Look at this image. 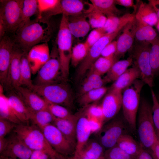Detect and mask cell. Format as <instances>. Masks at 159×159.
<instances>
[{
    "mask_svg": "<svg viewBox=\"0 0 159 159\" xmlns=\"http://www.w3.org/2000/svg\"><path fill=\"white\" fill-rule=\"evenodd\" d=\"M48 102L71 107L73 96L70 87L64 81L46 85H34L31 89Z\"/></svg>",
    "mask_w": 159,
    "mask_h": 159,
    "instance_id": "7",
    "label": "cell"
},
{
    "mask_svg": "<svg viewBox=\"0 0 159 159\" xmlns=\"http://www.w3.org/2000/svg\"><path fill=\"white\" fill-rule=\"evenodd\" d=\"M28 53L24 52L21 58L19 86L24 85L31 89L34 84L31 79L32 72L28 59Z\"/></svg>",
    "mask_w": 159,
    "mask_h": 159,
    "instance_id": "35",
    "label": "cell"
},
{
    "mask_svg": "<svg viewBox=\"0 0 159 159\" xmlns=\"http://www.w3.org/2000/svg\"><path fill=\"white\" fill-rule=\"evenodd\" d=\"M138 78H140V72L136 67L133 66L114 81L109 89L122 92Z\"/></svg>",
    "mask_w": 159,
    "mask_h": 159,
    "instance_id": "24",
    "label": "cell"
},
{
    "mask_svg": "<svg viewBox=\"0 0 159 159\" xmlns=\"http://www.w3.org/2000/svg\"><path fill=\"white\" fill-rule=\"evenodd\" d=\"M121 31L120 28L110 33H106L90 49L86 57L81 62L77 71V78L81 79L86 72L88 71L92 64L101 56L104 48L114 39Z\"/></svg>",
    "mask_w": 159,
    "mask_h": 159,
    "instance_id": "10",
    "label": "cell"
},
{
    "mask_svg": "<svg viewBox=\"0 0 159 159\" xmlns=\"http://www.w3.org/2000/svg\"><path fill=\"white\" fill-rule=\"evenodd\" d=\"M50 159H66L65 156L57 153L54 156L51 157Z\"/></svg>",
    "mask_w": 159,
    "mask_h": 159,
    "instance_id": "59",
    "label": "cell"
},
{
    "mask_svg": "<svg viewBox=\"0 0 159 159\" xmlns=\"http://www.w3.org/2000/svg\"><path fill=\"white\" fill-rule=\"evenodd\" d=\"M13 132L32 151L43 150L51 157L57 153L47 141L42 130L34 124H16Z\"/></svg>",
    "mask_w": 159,
    "mask_h": 159,
    "instance_id": "6",
    "label": "cell"
},
{
    "mask_svg": "<svg viewBox=\"0 0 159 159\" xmlns=\"http://www.w3.org/2000/svg\"><path fill=\"white\" fill-rule=\"evenodd\" d=\"M86 10L83 2L80 0H60L59 6L51 16L62 14L68 16L85 14Z\"/></svg>",
    "mask_w": 159,
    "mask_h": 159,
    "instance_id": "21",
    "label": "cell"
},
{
    "mask_svg": "<svg viewBox=\"0 0 159 159\" xmlns=\"http://www.w3.org/2000/svg\"><path fill=\"white\" fill-rule=\"evenodd\" d=\"M138 113L139 142L143 148L148 151L157 140L153 118L152 106L142 98Z\"/></svg>",
    "mask_w": 159,
    "mask_h": 159,
    "instance_id": "2",
    "label": "cell"
},
{
    "mask_svg": "<svg viewBox=\"0 0 159 159\" xmlns=\"http://www.w3.org/2000/svg\"><path fill=\"white\" fill-rule=\"evenodd\" d=\"M24 52L15 44L9 69L7 80L4 87L11 90L19 86L21 59Z\"/></svg>",
    "mask_w": 159,
    "mask_h": 159,
    "instance_id": "14",
    "label": "cell"
},
{
    "mask_svg": "<svg viewBox=\"0 0 159 159\" xmlns=\"http://www.w3.org/2000/svg\"><path fill=\"white\" fill-rule=\"evenodd\" d=\"M78 118L74 120L56 118L53 122V125L75 147L77 143L76 125Z\"/></svg>",
    "mask_w": 159,
    "mask_h": 159,
    "instance_id": "25",
    "label": "cell"
},
{
    "mask_svg": "<svg viewBox=\"0 0 159 159\" xmlns=\"http://www.w3.org/2000/svg\"><path fill=\"white\" fill-rule=\"evenodd\" d=\"M134 44L130 49V57L132 59L133 66L136 67L140 72V79L152 88L153 86L154 77L150 61L151 44L147 42L136 41Z\"/></svg>",
    "mask_w": 159,
    "mask_h": 159,
    "instance_id": "8",
    "label": "cell"
},
{
    "mask_svg": "<svg viewBox=\"0 0 159 159\" xmlns=\"http://www.w3.org/2000/svg\"><path fill=\"white\" fill-rule=\"evenodd\" d=\"M8 142L7 138H0V154L6 148Z\"/></svg>",
    "mask_w": 159,
    "mask_h": 159,
    "instance_id": "57",
    "label": "cell"
},
{
    "mask_svg": "<svg viewBox=\"0 0 159 159\" xmlns=\"http://www.w3.org/2000/svg\"><path fill=\"white\" fill-rule=\"evenodd\" d=\"M0 40V81L1 85L4 87L15 42L14 34H6Z\"/></svg>",
    "mask_w": 159,
    "mask_h": 159,
    "instance_id": "13",
    "label": "cell"
},
{
    "mask_svg": "<svg viewBox=\"0 0 159 159\" xmlns=\"http://www.w3.org/2000/svg\"><path fill=\"white\" fill-rule=\"evenodd\" d=\"M50 56L47 42L38 44L33 47L27 54L32 73L34 74L38 72L48 60Z\"/></svg>",
    "mask_w": 159,
    "mask_h": 159,
    "instance_id": "18",
    "label": "cell"
},
{
    "mask_svg": "<svg viewBox=\"0 0 159 159\" xmlns=\"http://www.w3.org/2000/svg\"><path fill=\"white\" fill-rule=\"evenodd\" d=\"M101 76L95 73H88L85 79L92 83L95 88L97 89L104 86L105 83L104 79L102 78Z\"/></svg>",
    "mask_w": 159,
    "mask_h": 159,
    "instance_id": "50",
    "label": "cell"
},
{
    "mask_svg": "<svg viewBox=\"0 0 159 159\" xmlns=\"http://www.w3.org/2000/svg\"><path fill=\"white\" fill-rule=\"evenodd\" d=\"M52 29L48 18L37 17L30 20L14 35L15 44L24 52L28 53L34 46L50 40Z\"/></svg>",
    "mask_w": 159,
    "mask_h": 159,
    "instance_id": "1",
    "label": "cell"
},
{
    "mask_svg": "<svg viewBox=\"0 0 159 159\" xmlns=\"http://www.w3.org/2000/svg\"><path fill=\"white\" fill-rule=\"evenodd\" d=\"M132 62L130 57L126 59L115 62L103 78L105 83L115 81L132 64Z\"/></svg>",
    "mask_w": 159,
    "mask_h": 159,
    "instance_id": "30",
    "label": "cell"
},
{
    "mask_svg": "<svg viewBox=\"0 0 159 159\" xmlns=\"http://www.w3.org/2000/svg\"><path fill=\"white\" fill-rule=\"evenodd\" d=\"M106 33L103 28L94 29L89 33L85 42L90 48Z\"/></svg>",
    "mask_w": 159,
    "mask_h": 159,
    "instance_id": "46",
    "label": "cell"
},
{
    "mask_svg": "<svg viewBox=\"0 0 159 159\" xmlns=\"http://www.w3.org/2000/svg\"><path fill=\"white\" fill-rule=\"evenodd\" d=\"M148 151L153 159H159V142L158 139L151 149Z\"/></svg>",
    "mask_w": 159,
    "mask_h": 159,
    "instance_id": "53",
    "label": "cell"
},
{
    "mask_svg": "<svg viewBox=\"0 0 159 159\" xmlns=\"http://www.w3.org/2000/svg\"><path fill=\"white\" fill-rule=\"evenodd\" d=\"M48 108L56 118L69 120L78 118L72 114L66 107L63 106L48 102Z\"/></svg>",
    "mask_w": 159,
    "mask_h": 159,
    "instance_id": "41",
    "label": "cell"
},
{
    "mask_svg": "<svg viewBox=\"0 0 159 159\" xmlns=\"http://www.w3.org/2000/svg\"><path fill=\"white\" fill-rule=\"evenodd\" d=\"M90 48L85 42L79 43L72 47L71 62L74 67L81 62L87 56Z\"/></svg>",
    "mask_w": 159,
    "mask_h": 159,
    "instance_id": "40",
    "label": "cell"
},
{
    "mask_svg": "<svg viewBox=\"0 0 159 159\" xmlns=\"http://www.w3.org/2000/svg\"><path fill=\"white\" fill-rule=\"evenodd\" d=\"M69 16L62 15L57 38V47L61 65L62 79L67 80L72 51V37L68 28Z\"/></svg>",
    "mask_w": 159,
    "mask_h": 159,
    "instance_id": "5",
    "label": "cell"
},
{
    "mask_svg": "<svg viewBox=\"0 0 159 159\" xmlns=\"http://www.w3.org/2000/svg\"><path fill=\"white\" fill-rule=\"evenodd\" d=\"M150 44V61L155 78L159 75V36H158Z\"/></svg>",
    "mask_w": 159,
    "mask_h": 159,
    "instance_id": "37",
    "label": "cell"
},
{
    "mask_svg": "<svg viewBox=\"0 0 159 159\" xmlns=\"http://www.w3.org/2000/svg\"><path fill=\"white\" fill-rule=\"evenodd\" d=\"M87 118L92 133H97L100 130L103 126L102 122L95 118L90 117H87Z\"/></svg>",
    "mask_w": 159,
    "mask_h": 159,
    "instance_id": "51",
    "label": "cell"
},
{
    "mask_svg": "<svg viewBox=\"0 0 159 159\" xmlns=\"http://www.w3.org/2000/svg\"><path fill=\"white\" fill-rule=\"evenodd\" d=\"M85 14L69 16L68 27L72 35L76 38L85 37L91 27Z\"/></svg>",
    "mask_w": 159,
    "mask_h": 159,
    "instance_id": "23",
    "label": "cell"
},
{
    "mask_svg": "<svg viewBox=\"0 0 159 159\" xmlns=\"http://www.w3.org/2000/svg\"><path fill=\"white\" fill-rule=\"evenodd\" d=\"M0 159H11V158L3 156L2 155H0Z\"/></svg>",
    "mask_w": 159,
    "mask_h": 159,
    "instance_id": "61",
    "label": "cell"
},
{
    "mask_svg": "<svg viewBox=\"0 0 159 159\" xmlns=\"http://www.w3.org/2000/svg\"><path fill=\"white\" fill-rule=\"evenodd\" d=\"M135 18L152 26H156L158 22L156 13L149 3H140L135 14Z\"/></svg>",
    "mask_w": 159,
    "mask_h": 159,
    "instance_id": "27",
    "label": "cell"
},
{
    "mask_svg": "<svg viewBox=\"0 0 159 159\" xmlns=\"http://www.w3.org/2000/svg\"><path fill=\"white\" fill-rule=\"evenodd\" d=\"M3 86L0 85V118L9 120L16 124L22 123L15 115L7 97L4 93Z\"/></svg>",
    "mask_w": 159,
    "mask_h": 159,
    "instance_id": "31",
    "label": "cell"
},
{
    "mask_svg": "<svg viewBox=\"0 0 159 159\" xmlns=\"http://www.w3.org/2000/svg\"><path fill=\"white\" fill-rule=\"evenodd\" d=\"M116 62L114 58L99 57L92 64L88 73H95L100 76L107 73Z\"/></svg>",
    "mask_w": 159,
    "mask_h": 159,
    "instance_id": "36",
    "label": "cell"
},
{
    "mask_svg": "<svg viewBox=\"0 0 159 159\" xmlns=\"http://www.w3.org/2000/svg\"><path fill=\"white\" fill-rule=\"evenodd\" d=\"M92 134L88 119L86 115L78 118L76 128V145L74 155L78 154L89 139Z\"/></svg>",
    "mask_w": 159,
    "mask_h": 159,
    "instance_id": "22",
    "label": "cell"
},
{
    "mask_svg": "<svg viewBox=\"0 0 159 159\" xmlns=\"http://www.w3.org/2000/svg\"><path fill=\"white\" fill-rule=\"evenodd\" d=\"M42 130L47 142L57 153L65 156L74 153L75 147L54 125L50 124Z\"/></svg>",
    "mask_w": 159,
    "mask_h": 159,
    "instance_id": "12",
    "label": "cell"
},
{
    "mask_svg": "<svg viewBox=\"0 0 159 159\" xmlns=\"http://www.w3.org/2000/svg\"><path fill=\"white\" fill-rule=\"evenodd\" d=\"M136 28L135 39L139 42L151 43L158 36L156 30L152 26L135 18Z\"/></svg>",
    "mask_w": 159,
    "mask_h": 159,
    "instance_id": "26",
    "label": "cell"
},
{
    "mask_svg": "<svg viewBox=\"0 0 159 159\" xmlns=\"http://www.w3.org/2000/svg\"><path fill=\"white\" fill-rule=\"evenodd\" d=\"M87 11L93 10L100 12L107 16H116L120 13V11L116 6L114 0H90Z\"/></svg>",
    "mask_w": 159,
    "mask_h": 159,
    "instance_id": "28",
    "label": "cell"
},
{
    "mask_svg": "<svg viewBox=\"0 0 159 159\" xmlns=\"http://www.w3.org/2000/svg\"><path fill=\"white\" fill-rule=\"evenodd\" d=\"M15 89L30 111L36 112L48 107V102L29 89L19 86Z\"/></svg>",
    "mask_w": 159,
    "mask_h": 159,
    "instance_id": "19",
    "label": "cell"
},
{
    "mask_svg": "<svg viewBox=\"0 0 159 159\" xmlns=\"http://www.w3.org/2000/svg\"><path fill=\"white\" fill-rule=\"evenodd\" d=\"M30 112V120L41 130L53 123L56 119L48 107L37 111Z\"/></svg>",
    "mask_w": 159,
    "mask_h": 159,
    "instance_id": "32",
    "label": "cell"
},
{
    "mask_svg": "<svg viewBox=\"0 0 159 159\" xmlns=\"http://www.w3.org/2000/svg\"><path fill=\"white\" fill-rule=\"evenodd\" d=\"M151 93L153 102L152 110L153 118L156 134L159 142V102L156 94L153 89H151Z\"/></svg>",
    "mask_w": 159,
    "mask_h": 159,
    "instance_id": "45",
    "label": "cell"
},
{
    "mask_svg": "<svg viewBox=\"0 0 159 159\" xmlns=\"http://www.w3.org/2000/svg\"><path fill=\"white\" fill-rule=\"evenodd\" d=\"M37 72L34 85H41L57 82V79L62 74L56 45L53 47L48 60Z\"/></svg>",
    "mask_w": 159,
    "mask_h": 159,
    "instance_id": "11",
    "label": "cell"
},
{
    "mask_svg": "<svg viewBox=\"0 0 159 159\" xmlns=\"http://www.w3.org/2000/svg\"><path fill=\"white\" fill-rule=\"evenodd\" d=\"M115 1L116 4L126 7H133L135 10L137 9V6L134 4L133 0H115Z\"/></svg>",
    "mask_w": 159,
    "mask_h": 159,
    "instance_id": "54",
    "label": "cell"
},
{
    "mask_svg": "<svg viewBox=\"0 0 159 159\" xmlns=\"http://www.w3.org/2000/svg\"><path fill=\"white\" fill-rule=\"evenodd\" d=\"M11 91L6 96L10 106L21 123L27 122L30 120V111L16 91Z\"/></svg>",
    "mask_w": 159,
    "mask_h": 159,
    "instance_id": "20",
    "label": "cell"
},
{
    "mask_svg": "<svg viewBox=\"0 0 159 159\" xmlns=\"http://www.w3.org/2000/svg\"><path fill=\"white\" fill-rule=\"evenodd\" d=\"M37 11H38L37 0H24L22 9L21 22L18 29L22 27L26 23L30 20V18Z\"/></svg>",
    "mask_w": 159,
    "mask_h": 159,
    "instance_id": "39",
    "label": "cell"
},
{
    "mask_svg": "<svg viewBox=\"0 0 159 159\" xmlns=\"http://www.w3.org/2000/svg\"><path fill=\"white\" fill-rule=\"evenodd\" d=\"M66 159H81L80 158H78L77 157L75 156L74 155L72 157H69V158H66Z\"/></svg>",
    "mask_w": 159,
    "mask_h": 159,
    "instance_id": "60",
    "label": "cell"
},
{
    "mask_svg": "<svg viewBox=\"0 0 159 159\" xmlns=\"http://www.w3.org/2000/svg\"><path fill=\"white\" fill-rule=\"evenodd\" d=\"M144 83L137 79L124 90L122 107L123 116L130 129H136V117L140 101V95Z\"/></svg>",
    "mask_w": 159,
    "mask_h": 159,
    "instance_id": "4",
    "label": "cell"
},
{
    "mask_svg": "<svg viewBox=\"0 0 159 159\" xmlns=\"http://www.w3.org/2000/svg\"><path fill=\"white\" fill-rule=\"evenodd\" d=\"M7 138V146L0 155L13 159H30L33 151L26 145L14 132Z\"/></svg>",
    "mask_w": 159,
    "mask_h": 159,
    "instance_id": "15",
    "label": "cell"
},
{
    "mask_svg": "<svg viewBox=\"0 0 159 159\" xmlns=\"http://www.w3.org/2000/svg\"><path fill=\"white\" fill-rule=\"evenodd\" d=\"M149 3L152 6L157 14L159 22V0H148Z\"/></svg>",
    "mask_w": 159,
    "mask_h": 159,
    "instance_id": "56",
    "label": "cell"
},
{
    "mask_svg": "<svg viewBox=\"0 0 159 159\" xmlns=\"http://www.w3.org/2000/svg\"><path fill=\"white\" fill-rule=\"evenodd\" d=\"M108 89L105 87L93 89L79 97L80 104L85 106L100 100L107 92Z\"/></svg>",
    "mask_w": 159,
    "mask_h": 159,
    "instance_id": "38",
    "label": "cell"
},
{
    "mask_svg": "<svg viewBox=\"0 0 159 159\" xmlns=\"http://www.w3.org/2000/svg\"><path fill=\"white\" fill-rule=\"evenodd\" d=\"M60 0H38V15L37 17L41 19L44 13H47V17L59 6Z\"/></svg>",
    "mask_w": 159,
    "mask_h": 159,
    "instance_id": "42",
    "label": "cell"
},
{
    "mask_svg": "<svg viewBox=\"0 0 159 159\" xmlns=\"http://www.w3.org/2000/svg\"><path fill=\"white\" fill-rule=\"evenodd\" d=\"M137 159H153L152 156L147 150L142 148L137 157Z\"/></svg>",
    "mask_w": 159,
    "mask_h": 159,
    "instance_id": "55",
    "label": "cell"
},
{
    "mask_svg": "<svg viewBox=\"0 0 159 159\" xmlns=\"http://www.w3.org/2000/svg\"><path fill=\"white\" fill-rule=\"evenodd\" d=\"M107 17L106 21L103 28L106 33H108L114 31L122 24L133 20L135 18V14L127 13L120 17L115 15Z\"/></svg>",
    "mask_w": 159,
    "mask_h": 159,
    "instance_id": "33",
    "label": "cell"
},
{
    "mask_svg": "<svg viewBox=\"0 0 159 159\" xmlns=\"http://www.w3.org/2000/svg\"><path fill=\"white\" fill-rule=\"evenodd\" d=\"M85 14L92 28L104 27L107 19V17L105 15L93 10L88 11Z\"/></svg>",
    "mask_w": 159,
    "mask_h": 159,
    "instance_id": "43",
    "label": "cell"
},
{
    "mask_svg": "<svg viewBox=\"0 0 159 159\" xmlns=\"http://www.w3.org/2000/svg\"><path fill=\"white\" fill-rule=\"evenodd\" d=\"M105 150L98 141L91 139L89 140L78 154L81 153L91 158H98L103 156Z\"/></svg>",
    "mask_w": 159,
    "mask_h": 159,
    "instance_id": "34",
    "label": "cell"
},
{
    "mask_svg": "<svg viewBox=\"0 0 159 159\" xmlns=\"http://www.w3.org/2000/svg\"><path fill=\"white\" fill-rule=\"evenodd\" d=\"M117 48V41L113 40L108 44L102 51L100 56L107 58H114Z\"/></svg>",
    "mask_w": 159,
    "mask_h": 159,
    "instance_id": "49",
    "label": "cell"
},
{
    "mask_svg": "<svg viewBox=\"0 0 159 159\" xmlns=\"http://www.w3.org/2000/svg\"><path fill=\"white\" fill-rule=\"evenodd\" d=\"M16 124L7 120L0 118V138L5 136L13 130Z\"/></svg>",
    "mask_w": 159,
    "mask_h": 159,
    "instance_id": "48",
    "label": "cell"
},
{
    "mask_svg": "<svg viewBox=\"0 0 159 159\" xmlns=\"http://www.w3.org/2000/svg\"><path fill=\"white\" fill-rule=\"evenodd\" d=\"M24 1L0 0V39L6 34L14 35L18 29Z\"/></svg>",
    "mask_w": 159,
    "mask_h": 159,
    "instance_id": "3",
    "label": "cell"
},
{
    "mask_svg": "<svg viewBox=\"0 0 159 159\" xmlns=\"http://www.w3.org/2000/svg\"><path fill=\"white\" fill-rule=\"evenodd\" d=\"M116 145L127 154L137 158L142 148L139 142L128 134L122 135Z\"/></svg>",
    "mask_w": 159,
    "mask_h": 159,
    "instance_id": "29",
    "label": "cell"
},
{
    "mask_svg": "<svg viewBox=\"0 0 159 159\" xmlns=\"http://www.w3.org/2000/svg\"><path fill=\"white\" fill-rule=\"evenodd\" d=\"M51 156L47 152L42 150L32 151L30 159H50Z\"/></svg>",
    "mask_w": 159,
    "mask_h": 159,
    "instance_id": "52",
    "label": "cell"
},
{
    "mask_svg": "<svg viewBox=\"0 0 159 159\" xmlns=\"http://www.w3.org/2000/svg\"><path fill=\"white\" fill-rule=\"evenodd\" d=\"M104 159H137L122 150L117 145L105 150L103 156Z\"/></svg>",
    "mask_w": 159,
    "mask_h": 159,
    "instance_id": "44",
    "label": "cell"
},
{
    "mask_svg": "<svg viewBox=\"0 0 159 159\" xmlns=\"http://www.w3.org/2000/svg\"><path fill=\"white\" fill-rule=\"evenodd\" d=\"M122 92L109 89L101 105L103 113V125L115 117L122 107Z\"/></svg>",
    "mask_w": 159,
    "mask_h": 159,
    "instance_id": "16",
    "label": "cell"
},
{
    "mask_svg": "<svg viewBox=\"0 0 159 159\" xmlns=\"http://www.w3.org/2000/svg\"><path fill=\"white\" fill-rule=\"evenodd\" d=\"M75 156H77L80 158L81 159H104L103 156L101 158H95V159H93L91 158L87 157L85 156L84 155L82 154V153H80L77 155H74Z\"/></svg>",
    "mask_w": 159,
    "mask_h": 159,
    "instance_id": "58",
    "label": "cell"
},
{
    "mask_svg": "<svg viewBox=\"0 0 159 159\" xmlns=\"http://www.w3.org/2000/svg\"><path fill=\"white\" fill-rule=\"evenodd\" d=\"M156 97L157 98V99L158 100V101L159 102V93H158V94H156Z\"/></svg>",
    "mask_w": 159,
    "mask_h": 159,
    "instance_id": "63",
    "label": "cell"
},
{
    "mask_svg": "<svg viewBox=\"0 0 159 159\" xmlns=\"http://www.w3.org/2000/svg\"><path fill=\"white\" fill-rule=\"evenodd\" d=\"M85 115L87 117L97 119L101 121L103 124L104 116L101 105L95 104L91 105L87 109Z\"/></svg>",
    "mask_w": 159,
    "mask_h": 159,
    "instance_id": "47",
    "label": "cell"
},
{
    "mask_svg": "<svg viewBox=\"0 0 159 159\" xmlns=\"http://www.w3.org/2000/svg\"><path fill=\"white\" fill-rule=\"evenodd\" d=\"M135 28V18L123 29L122 33L117 41V50L114 56L116 62L119 60L132 47L134 43Z\"/></svg>",
    "mask_w": 159,
    "mask_h": 159,
    "instance_id": "17",
    "label": "cell"
},
{
    "mask_svg": "<svg viewBox=\"0 0 159 159\" xmlns=\"http://www.w3.org/2000/svg\"><path fill=\"white\" fill-rule=\"evenodd\" d=\"M11 159H13V158H11Z\"/></svg>",
    "mask_w": 159,
    "mask_h": 159,
    "instance_id": "64",
    "label": "cell"
},
{
    "mask_svg": "<svg viewBox=\"0 0 159 159\" xmlns=\"http://www.w3.org/2000/svg\"><path fill=\"white\" fill-rule=\"evenodd\" d=\"M129 129H130L123 116L113 118L103 125L97 133L98 141L106 150L115 145L122 135L128 134Z\"/></svg>",
    "mask_w": 159,
    "mask_h": 159,
    "instance_id": "9",
    "label": "cell"
},
{
    "mask_svg": "<svg viewBox=\"0 0 159 159\" xmlns=\"http://www.w3.org/2000/svg\"><path fill=\"white\" fill-rule=\"evenodd\" d=\"M156 27L157 29L159 32V22L158 23L157 25H156Z\"/></svg>",
    "mask_w": 159,
    "mask_h": 159,
    "instance_id": "62",
    "label": "cell"
}]
</instances>
